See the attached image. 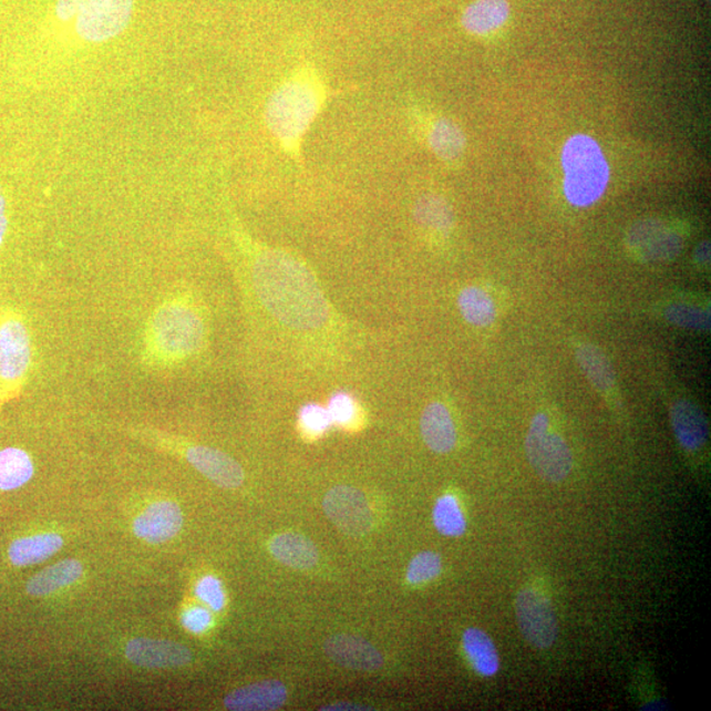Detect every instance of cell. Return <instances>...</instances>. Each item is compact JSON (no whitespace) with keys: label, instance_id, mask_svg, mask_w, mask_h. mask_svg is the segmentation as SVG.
I'll use <instances>...</instances> for the list:
<instances>
[{"label":"cell","instance_id":"30","mask_svg":"<svg viewBox=\"0 0 711 711\" xmlns=\"http://www.w3.org/2000/svg\"><path fill=\"white\" fill-rule=\"evenodd\" d=\"M442 571V559L431 550L418 554L409 564L408 581L413 585L426 584L434 580Z\"/></svg>","mask_w":711,"mask_h":711},{"label":"cell","instance_id":"5","mask_svg":"<svg viewBox=\"0 0 711 711\" xmlns=\"http://www.w3.org/2000/svg\"><path fill=\"white\" fill-rule=\"evenodd\" d=\"M135 0H58L55 17L72 23L74 31L89 43L115 39L128 27Z\"/></svg>","mask_w":711,"mask_h":711},{"label":"cell","instance_id":"4","mask_svg":"<svg viewBox=\"0 0 711 711\" xmlns=\"http://www.w3.org/2000/svg\"><path fill=\"white\" fill-rule=\"evenodd\" d=\"M204 340V320L189 305H164L152 319L148 343L153 356L158 359L184 360L198 352Z\"/></svg>","mask_w":711,"mask_h":711},{"label":"cell","instance_id":"37","mask_svg":"<svg viewBox=\"0 0 711 711\" xmlns=\"http://www.w3.org/2000/svg\"><path fill=\"white\" fill-rule=\"evenodd\" d=\"M710 259V247L709 243H702L699 248L695 250V260L702 265H707Z\"/></svg>","mask_w":711,"mask_h":711},{"label":"cell","instance_id":"3","mask_svg":"<svg viewBox=\"0 0 711 711\" xmlns=\"http://www.w3.org/2000/svg\"><path fill=\"white\" fill-rule=\"evenodd\" d=\"M561 164L564 193L571 205L589 207L602 197L609 185L610 167L595 138L578 134L564 145Z\"/></svg>","mask_w":711,"mask_h":711},{"label":"cell","instance_id":"8","mask_svg":"<svg viewBox=\"0 0 711 711\" xmlns=\"http://www.w3.org/2000/svg\"><path fill=\"white\" fill-rule=\"evenodd\" d=\"M323 511L333 525L346 535H367L373 527L371 505L365 494L353 486L332 487L323 499Z\"/></svg>","mask_w":711,"mask_h":711},{"label":"cell","instance_id":"16","mask_svg":"<svg viewBox=\"0 0 711 711\" xmlns=\"http://www.w3.org/2000/svg\"><path fill=\"white\" fill-rule=\"evenodd\" d=\"M674 435L687 451H699L709 437L707 418L694 403L687 400L678 401L671 410Z\"/></svg>","mask_w":711,"mask_h":711},{"label":"cell","instance_id":"13","mask_svg":"<svg viewBox=\"0 0 711 711\" xmlns=\"http://www.w3.org/2000/svg\"><path fill=\"white\" fill-rule=\"evenodd\" d=\"M185 457L199 473L215 485L236 490L244 483V471L239 463L221 451L204 445H193L185 451Z\"/></svg>","mask_w":711,"mask_h":711},{"label":"cell","instance_id":"6","mask_svg":"<svg viewBox=\"0 0 711 711\" xmlns=\"http://www.w3.org/2000/svg\"><path fill=\"white\" fill-rule=\"evenodd\" d=\"M529 464L548 483H561L574 466V456L564 437L550 426L546 414L534 416L526 436Z\"/></svg>","mask_w":711,"mask_h":711},{"label":"cell","instance_id":"34","mask_svg":"<svg viewBox=\"0 0 711 711\" xmlns=\"http://www.w3.org/2000/svg\"><path fill=\"white\" fill-rule=\"evenodd\" d=\"M212 615L204 608H192L183 616V624L186 630L194 633L205 632L212 626Z\"/></svg>","mask_w":711,"mask_h":711},{"label":"cell","instance_id":"26","mask_svg":"<svg viewBox=\"0 0 711 711\" xmlns=\"http://www.w3.org/2000/svg\"><path fill=\"white\" fill-rule=\"evenodd\" d=\"M33 463L23 450L0 451V491H13L23 486L33 476Z\"/></svg>","mask_w":711,"mask_h":711},{"label":"cell","instance_id":"17","mask_svg":"<svg viewBox=\"0 0 711 711\" xmlns=\"http://www.w3.org/2000/svg\"><path fill=\"white\" fill-rule=\"evenodd\" d=\"M421 432L424 443L431 451L449 453L455 449L457 442L455 423L449 409L441 402H432L424 409Z\"/></svg>","mask_w":711,"mask_h":711},{"label":"cell","instance_id":"18","mask_svg":"<svg viewBox=\"0 0 711 711\" xmlns=\"http://www.w3.org/2000/svg\"><path fill=\"white\" fill-rule=\"evenodd\" d=\"M511 18L507 0H474L463 12L462 24L473 37L497 32Z\"/></svg>","mask_w":711,"mask_h":711},{"label":"cell","instance_id":"32","mask_svg":"<svg viewBox=\"0 0 711 711\" xmlns=\"http://www.w3.org/2000/svg\"><path fill=\"white\" fill-rule=\"evenodd\" d=\"M327 410H329L332 424H338L341 427L351 426L358 418V403L352 395L346 392L333 394Z\"/></svg>","mask_w":711,"mask_h":711},{"label":"cell","instance_id":"12","mask_svg":"<svg viewBox=\"0 0 711 711\" xmlns=\"http://www.w3.org/2000/svg\"><path fill=\"white\" fill-rule=\"evenodd\" d=\"M184 515L177 504L158 501L145 508L134 522L137 538L158 545L174 538L183 528Z\"/></svg>","mask_w":711,"mask_h":711},{"label":"cell","instance_id":"28","mask_svg":"<svg viewBox=\"0 0 711 711\" xmlns=\"http://www.w3.org/2000/svg\"><path fill=\"white\" fill-rule=\"evenodd\" d=\"M434 525L439 533L451 538H457L466 532V521L458 501L451 494L436 501L434 507Z\"/></svg>","mask_w":711,"mask_h":711},{"label":"cell","instance_id":"14","mask_svg":"<svg viewBox=\"0 0 711 711\" xmlns=\"http://www.w3.org/2000/svg\"><path fill=\"white\" fill-rule=\"evenodd\" d=\"M631 247L647 260H671L681 249V237L663 223L652 220L640 223L632 229Z\"/></svg>","mask_w":711,"mask_h":711},{"label":"cell","instance_id":"25","mask_svg":"<svg viewBox=\"0 0 711 711\" xmlns=\"http://www.w3.org/2000/svg\"><path fill=\"white\" fill-rule=\"evenodd\" d=\"M458 309L466 322L476 327H487L494 323L497 317L496 303L490 292L468 286L460 292L457 298Z\"/></svg>","mask_w":711,"mask_h":711},{"label":"cell","instance_id":"7","mask_svg":"<svg viewBox=\"0 0 711 711\" xmlns=\"http://www.w3.org/2000/svg\"><path fill=\"white\" fill-rule=\"evenodd\" d=\"M523 638L536 650H547L557 638V619L553 604L540 590L523 588L515 601Z\"/></svg>","mask_w":711,"mask_h":711},{"label":"cell","instance_id":"15","mask_svg":"<svg viewBox=\"0 0 711 711\" xmlns=\"http://www.w3.org/2000/svg\"><path fill=\"white\" fill-rule=\"evenodd\" d=\"M288 700V690L281 681L267 680L236 689L225 699V707L234 711H270L281 709Z\"/></svg>","mask_w":711,"mask_h":711},{"label":"cell","instance_id":"9","mask_svg":"<svg viewBox=\"0 0 711 711\" xmlns=\"http://www.w3.org/2000/svg\"><path fill=\"white\" fill-rule=\"evenodd\" d=\"M31 365V339L25 324L17 318L0 324V381L18 383Z\"/></svg>","mask_w":711,"mask_h":711},{"label":"cell","instance_id":"22","mask_svg":"<svg viewBox=\"0 0 711 711\" xmlns=\"http://www.w3.org/2000/svg\"><path fill=\"white\" fill-rule=\"evenodd\" d=\"M82 571V564L76 560L53 564L31 578V581L27 584V592L33 597L52 595V592L79 581Z\"/></svg>","mask_w":711,"mask_h":711},{"label":"cell","instance_id":"2","mask_svg":"<svg viewBox=\"0 0 711 711\" xmlns=\"http://www.w3.org/2000/svg\"><path fill=\"white\" fill-rule=\"evenodd\" d=\"M332 92L312 62H302L270 94L265 123L280 148L297 163L302 162L306 136L326 107Z\"/></svg>","mask_w":711,"mask_h":711},{"label":"cell","instance_id":"11","mask_svg":"<svg viewBox=\"0 0 711 711\" xmlns=\"http://www.w3.org/2000/svg\"><path fill=\"white\" fill-rule=\"evenodd\" d=\"M125 657L131 663L145 668H178L192 661L189 648L176 641L148 638L132 639L125 647Z\"/></svg>","mask_w":711,"mask_h":711},{"label":"cell","instance_id":"19","mask_svg":"<svg viewBox=\"0 0 711 711\" xmlns=\"http://www.w3.org/2000/svg\"><path fill=\"white\" fill-rule=\"evenodd\" d=\"M427 143L431 152L445 164L458 163L466 148L463 130L449 117H437L431 122Z\"/></svg>","mask_w":711,"mask_h":711},{"label":"cell","instance_id":"1","mask_svg":"<svg viewBox=\"0 0 711 711\" xmlns=\"http://www.w3.org/2000/svg\"><path fill=\"white\" fill-rule=\"evenodd\" d=\"M254 280L265 308L289 329L318 330L329 319V306L316 278L286 250H261L254 265Z\"/></svg>","mask_w":711,"mask_h":711},{"label":"cell","instance_id":"10","mask_svg":"<svg viewBox=\"0 0 711 711\" xmlns=\"http://www.w3.org/2000/svg\"><path fill=\"white\" fill-rule=\"evenodd\" d=\"M323 648L333 663L353 671L374 672L383 666L378 648L360 637L339 633L327 639Z\"/></svg>","mask_w":711,"mask_h":711},{"label":"cell","instance_id":"20","mask_svg":"<svg viewBox=\"0 0 711 711\" xmlns=\"http://www.w3.org/2000/svg\"><path fill=\"white\" fill-rule=\"evenodd\" d=\"M270 553L286 567L310 569L317 566L318 548L303 535L286 533L270 542Z\"/></svg>","mask_w":711,"mask_h":711},{"label":"cell","instance_id":"31","mask_svg":"<svg viewBox=\"0 0 711 711\" xmlns=\"http://www.w3.org/2000/svg\"><path fill=\"white\" fill-rule=\"evenodd\" d=\"M299 423L306 434L317 437L331 427L332 421L329 410L318 403H309L299 411Z\"/></svg>","mask_w":711,"mask_h":711},{"label":"cell","instance_id":"27","mask_svg":"<svg viewBox=\"0 0 711 711\" xmlns=\"http://www.w3.org/2000/svg\"><path fill=\"white\" fill-rule=\"evenodd\" d=\"M414 216L418 225L436 234H449L453 226L451 207L437 195H424L418 200Z\"/></svg>","mask_w":711,"mask_h":711},{"label":"cell","instance_id":"33","mask_svg":"<svg viewBox=\"0 0 711 711\" xmlns=\"http://www.w3.org/2000/svg\"><path fill=\"white\" fill-rule=\"evenodd\" d=\"M197 596L202 602L210 606L214 611L225 608L226 597L218 578L207 576L202 578L197 585Z\"/></svg>","mask_w":711,"mask_h":711},{"label":"cell","instance_id":"21","mask_svg":"<svg viewBox=\"0 0 711 711\" xmlns=\"http://www.w3.org/2000/svg\"><path fill=\"white\" fill-rule=\"evenodd\" d=\"M64 540L59 534H39L18 539L12 543L9 549L10 560L13 566L25 567L45 561L55 553H59Z\"/></svg>","mask_w":711,"mask_h":711},{"label":"cell","instance_id":"24","mask_svg":"<svg viewBox=\"0 0 711 711\" xmlns=\"http://www.w3.org/2000/svg\"><path fill=\"white\" fill-rule=\"evenodd\" d=\"M576 358L591 385L604 394L611 393L616 388V375L606 354L596 346L583 343L576 348Z\"/></svg>","mask_w":711,"mask_h":711},{"label":"cell","instance_id":"36","mask_svg":"<svg viewBox=\"0 0 711 711\" xmlns=\"http://www.w3.org/2000/svg\"><path fill=\"white\" fill-rule=\"evenodd\" d=\"M324 711H359V710H371V708L364 707V705H359V703H352V702H338L333 703V705L322 708Z\"/></svg>","mask_w":711,"mask_h":711},{"label":"cell","instance_id":"23","mask_svg":"<svg viewBox=\"0 0 711 711\" xmlns=\"http://www.w3.org/2000/svg\"><path fill=\"white\" fill-rule=\"evenodd\" d=\"M463 647L477 673L485 676V678L497 674L499 669L498 651L486 632L480 629L466 630L463 636Z\"/></svg>","mask_w":711,"mask_h":711},{"label":"cell","instance_id":"35","mask_svg":"<svg viewBox=\"0 0 711 711\" xmlns=\"http://www.w3.org/2000/svg\"><path fill=\"white\" fill-rule=\"evenodd\" d=\"M7 225H9V220H7L6 198L3 197V194L0 193V247H2L4 240Z\"/></svg>","mask_w":711,"mask_h":711},{"label":"cell","instance_id":"29","mask_svg":"<svg viewBox=\"0 0 711 711\" xmlns=\"http://www.w3.org/2000/svg\"><path fill=\"white\" fill-rule=\"evenodd\" d=\"M664 317L676 326L707 331L710 327V312L705 306L690 301H676L664 309Z\"/></svg>","mask_w":711,"mask_h":711}]
</instances>
